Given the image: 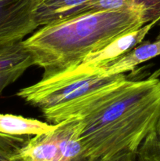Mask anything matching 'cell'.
<instances>
[{
  "instance_id": "1",
  "label": "cell",
  "mask_w": 160,
  "mask_h": 161,
  "mask_svg": "<svg viewBox=\"0 0 160 161\" xmlns=\"http://www.w3.org/2000/svg\"><path fill=\"white\" fill-rule=\"evenodd\" d=\"M42 113L53 124L80 118L81 160L136 153L160 114V69L140 80L124 74L82 98Z\"/></svg>"
},
{
  "instance_id": "2",
  "label": "cell",
  "mask_w": 160,
  "mask_h": 161,
  "mask_svg": "<svg viewBox=\"0 0 160 161\" xmlns=\"http://www.w3.org/2000/svg\"><path fill=\"white\" fill-rule=\"evenodd\" d=\"M151 21L140 9L97 11L41 26L23 42L35 65L43 69L42 79H47L72 69L89 53Z\"/></svg>"
},
{
  "instance_id": "3",
  "label": "cell",
  "mask_w": 160,
  "mask_h": 161,
  "mask_svg": "<svg viewBox=\"0 0 160 161\" xmlns=\"http://www.w3.org/2000/svg\"><path fill=\"white\" fill-rule=\"evenodd\" d=\"M119 9H140L152 21L160 19V0H36L35 15L39 28L88 13Z\"/></svg>"
},
{
  "instance_id": "4",
  "label": "cell",
  "mask_w": 160,
  "mask_h": 161,
  "mask_svg": "<svg viewBox=\"0 0 160 161\" xmlns=\"http://www.w3.org/2000/svg\"><path fill=\"white\" fill-rule=\"evenodd\" d=\"M124 74L105 75L94 74L73 80L56 83L42 84L36 83L22 88L17 95L41 111L51 109L83 97L119 80Z\"/></svg>"
},
{
  "instance_id": "5",
  "label": "cell",
  "mask_w": 160,
  "mask_h": 161,
  "mask_svg": "<svg viewBox=\"0 0 160 161\" xmlns=\"http://www.w3.org/2000/svg\"><path fill=\"white\" fill-rule=\"evenodd\" d=\"M159 20V18L155 19L135 31L120 36L104 48L89 53L72 69L50 78L41 79L39 82L42 84H56L94 75L97 71L141 44L147 33Z\"/></svg>"
},
{
  "instance_id": "6",
  "label": "cell",
  "mask_w": 160,
  "mask_h": 161,
  "mask_svg": "<svg viewBox=\"0 0 160 161\" xmlns=\"http://www.w3.org/2000/svg\"><path fill=\"white\" fill-rule=\"evenodd\" d=\"M36 0H0V47L24 40L39 28Z\"/></svg>"
},
{
  "instance_id": "7",
  "label": "cell",
  "mask_w": 160,
  "mask_h": 161,
  "mask_svg": "<svg viewBox=\"0 0 160 161\" xmlns=\"http://www.w3.org/2000/svg\"><path fill=\"white\" fill-rule=\"evenodd\" d=\"M35 61L23 40L0 47V95L5 88L18 80Z\"/></svg>"
},
{
  "instance_id": "8",
  "label": "cell",
  "mask_w": 160,
  "mask_h": 161,
  "mask_svg": "<svg viewBox=\"0 0 160 161\" xmlns=\"http://www.w3.org/2000/svg\"><path fill=\"white\" fill-rule=\"evenodd\" d=\"M17 161H61V151L56 129L30 138L18 151Z\"/></svg>"
},
{
  "instance_id": "9",
  "label": "cell",
  "mask_w": 160,
  "mask_h": 161,
  "mask_svg": "<svg viewBox=\"0 0 160 161\" xmlns=\"http://www.w3.org/2000/svg\"><path fill=\"white\" fill-rule=\"evenodd\" d=\"M160 55V39L152 42L139 44L130 51L115 60L106 67L97 71L96 74L105 76L125 74L132 71L143 62Z\"/></svg>"
},
{
  "instance_id": "10",
  "label": "cell",
  "mask_w": 160,
  "mask_h": 161,
  "mask_svg": "<svg viewBox=\"0 0 160 161\" xmlns=\"http://www.w3.org/2000/svg\"><path fill=\"white\" fill-rule=\"evenodd\" d=\"M58 124H47L38 119L12 114H0V134L12 136H31L53 131Z\"/></svg>"
},
{
  "instance_id": "11",
  "label": "cell",
  "mask_w": 160,
  "mask_h": 161,
  "mask_svg": "<svg viewBox=\"0 0 160 161\" xmlns=\"http://www.w3.org/2000/svg\"><path fill=\"white\" fill-rule=\"evenodd\" d=\"M136 161H160V114L138 147Z\"/></svg>"
},
{
  "instance_id": "12",
  "label": "cell",
  "mask_w": 160,
  "mask_h": 161,
  "mask_svg": "<svg viewBox=\"0 0 160 161\" xmlns=\"http://www.w3.org/2000/svg\"><path fill=\"white\" fill-rule=\"evenodd\" d=\"M30 136H12L0 134V161H17L15 157Z\"/></svg>"
},
{
  "instance_id": "13",
  "label": "cell",
  "mask_w": 160,
  "mask_h": 161,
  "mask_svg": "<svg viewBox=\"0 0 160 161\" xmlns=\"http://www.w3.org/2000/svg\"><path fill=\"white\" fill-rule=\"evenodd\" d=\"M81 161H136V153L130 152H124L111 157H95V158H86Z\"/></svg>"
},
{
  "instance_id": "14",
  "label": "cell",
  "mask_w": 160,
  "mask_h": 161,
  "mask_svg": "<svg viewBox=\"0 0 160 161\" xmlns=\"http://www.w3.org/2000/svg\"><path fill=\"white\" fill-rule=\"evenodd\" d=\"M158 25H160V20H159V22H158ZM156 39H160V31H159V33H158V36H157Z\"/></svg>"
}]
</instances>
